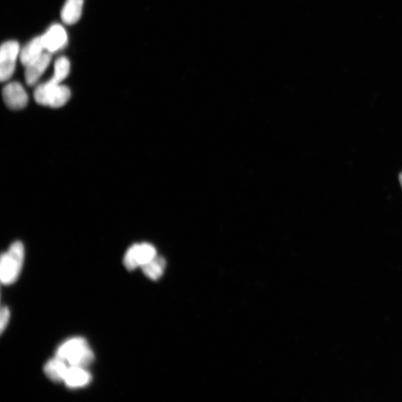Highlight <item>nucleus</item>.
I'll return each instance as SVG.
<instances>
[{"label": "nucleus", "mask_w": 402, "mask_h": 402, "mask_svg": "<svg viewBox=\"0 0 402 402\" xmlns=\"http://www.w3.org/2000/svg\"><path fill=\"white\" fill-rule=\"evenodd\" d=\"M399 181H400L401 186L402 187V173L399 175Z\"/></svg>", "instance_id": "obj_16"}, {"label": "nucleus", "mask_w": 402, "mask_h": 402, "mask_svg": "<svg viewBox=\"0 0 402 402\" xmlns=\"http://www.w3.org/2000/svg\"><path fill=\"white\" fill-rule=\"evenodd\" d=\"M70 96L71 92L67 86L57 84L51 79L37 86L34 93V98L37 104L53 108L64 106Z\"/></svg>", "instance_id": "obj_3"}, {"label": "nucleus", "mask_w": 402, "mask_h": 402, "mask_svg": "<svg viewBox=\"0 0 402 402\" xmlns=\"http://www.w3.org/2000/svg\"><path fill=\"white\" fill-rule=\"evenodd\" d=\"M69 367L64 360L58 358L49 360L44 366V374L55 383L64 382Z\"/></svg>", "instance_id": "obj_11"}, {"label": "nucleus", "mask_w": 402, "mask_h": 402, "mask_svg": "<svg viewBox=\"0 0 402 402\" xmlns=\"http://www.w3.org/2000/svg\"><path fill=\"white\" fill-rule=\"evenodd\" d=\"M85 0H67L62 11L63 22L67 25L76 24L82 17Z\"/></svg>", "instance_id": "obj_12"}, {"label": "nucleus", "mask_w": 402, "mask_h": 402, "mask_svg": "<svg viewBox=\"0 0 402 402\" xmlns=\"http://www.w3.org/2000/svg\"><path fill=\"white\" fill-rule=\"evenodd\" d=\"M157 256L155 247L148 243L135 244L130 247L125 255L124 265L128 270L142 268Z\"/></svg>", "instance_id": "obj_4"}, {"label": "nucleus", "mask_w": 402, "mask_h": 402, "mask_svg": "<svg viewBox=\"0 0 402 402\" xmlns=\"http://www.w3.org/2000/svg\"><path fill=\"white\" fill-rule=\"evenodd\" d=\"M166 265V260L163 257L156 256L150 263L143 266L142 269L148 278L157 280L163 276Z\"/></svg>", "instance_id": "obj_13"}, {"label": "nucleus", "mask_w": 402, "mask_h": 402, "mask_svg": "<svg viewBox=\"0 0 402 402\" xmlns=\"http://www.w3.org/2000/svg\"><path fill=\"white\" fill-rule=\"evenodd\" d=\"M3 97L6 105L12 110L23 109L28 104V97L26 90L17 82L7 85L3 88Z\"/></svg>", "instance_id": "obj_6"}, {"label": "nucleus", "mask_w": 402, "mask_h": 402, "mask_svg": "<svg viewBox=\"0 0 402 402\" xmlns=\"http://www.w3.org/2000/svg\"><path fill=\"white\" fill-rule=\"evenodd\" d=\"M91 381L92 376L85 368L70 366L64 382L67 387L76 389L88 385Z\"/></svg>", "instance_id": "obj_9"}, {"label": "nucleus", "mask_w": 402, "mask_h": 402, "mask_svg": "<svg viewBox=\"0 0 402 402\" xmlns=\"http://www.w3.org/2000/svg\"><path fill=\"white\" fill-rule=\"evenodd\" d=\"M19 53V44L14 40L2 45L0 50V79L3 82L12 77Z\"/></svg>", "instance_id": "obj_5"}, {"label": "nucleus", "mask_w": 402, "mask_h": 402, "mask_svg": "<svg viewBox=\"0 0 402 402\" xmlns=\"http://www.w3.org/2000/svg\"><path fill=\"white\" fill-rule=\"evenodd\" d=\"M56 357L72 367L85 368L95 359L94 351L82 338H73L64 342L56 351Z\"/></svg>", "instance_id": "obj_1"}, {"label": "nucleus", "mask_w": 402, "mask_h": 402, "mask_svg": "<svg viewBox=\"0 0 402 402\" xmlns=\"http://www.w3.org/2000/svg\"><path fill=\"white\" fill-rule=\"evenodd\" d=\"M0 318H1L0 319V330H1V333H3L10 319V311L7 307L2 308Z\"/></svg>", "instance_id": "obj_15"}, {"label": "nucleus", "mask_w": 402, "mask_h": 402, "mask_svg": "<svg viewBox=\"0 0 402 402\" xmlns=\"http://www.w3.org/2000/svg\"><path fill=\"white\" fill-rule=\"evenodd\" d=\"M24 256V246L20 241H16L9 247L6 253L2 254L0 279L3 285L8 286L15 283L21 272Z\"/></svg>", "instance_id": "obj_2"}, {"label": "nucleus", "mask_w": 402, "mask_h": 402, "mask_svg": "<svg viewBox=\"0 0 402 402\" xmlns=\"http://www.w3.org/2000/svg\"><path fill=\"white\" fill-rule=\"evenodd\" d=\"M45 47L42 37H37L31 40L19 53L20 62L24 67L35 62L44 53Z\"/></svg>", "instance_id": "obj_10"}, {"label": "nucleus", "mask_w": 402, "mask_h": 402, "mask_svg": "<svg viewBox=\"0 0 402 402\" xmlns=\"http://www.w3.org/2000/svg\"><path fill=\"white\" fill-rule=\"evenodd\" d=\"M69 60L66 57H60L55 63V73L51 80L57 84H60L69 76Z\"/></svg>", "instance_id": "obj_14"}, {"label": "nucleus", "mask_w": 402, "mask_h": 402, "mask_svg": "<svg viewBox=\"0 0 402 402\" xmlns=\"http://www.w3.org/2000/svg\"><path fill=\"white\" fill-rule=\"evenodd\" d=\"M42 37L45 49L50 53L59 51L66 46L68 42L66 30L59 24L53 25Z\"/></svg>", "instance_id": "obj_7"}, {"label": "nucleus", "mask_w": 402, "mask_h": 402, "mask_svg": "<svg viewBox=\"0 0 402 402\" xmlns=\"http://www.w3.org/2000/svg\"><path fill=\"white\" fill-rule=\"evenodd\" d=\"M51 59V53H44L35 62L26 67L25 78L28 86H33L38 82L40 78L46 71Z\"/></svg>", "instance_id": "obj_8"}]
</instances>
